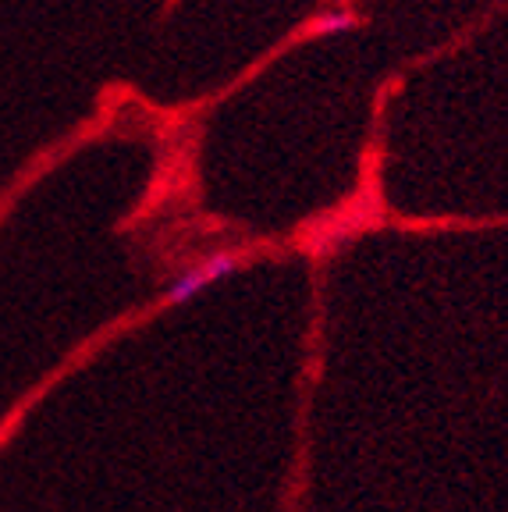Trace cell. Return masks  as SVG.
Returning <instances> with one entry per match:
<instances>
[{
  "mask_svg": "<svg viewBox=\"0 0 508 512\" xmlns=\"http://www.w3.org/2000/svg\"><path fill=\"white\" fill-rule=\"evenodd\" d=\"M235 271H239V256L235 253H210L207 260H199V264H192L189 271L178 274V278L167 285L164 299L167 303H189L192 296L203 292V288H210L214 281H224Z\"/></svg>",
  "mask_w": 508,
  "mask_h": 512,
  "instance_id": "cell-1",
  "label": "cell"
},
{
  "mask_svg": "<svg viewBox=\"0 0 508 512\" xmlns=\"http://www.w3.org/2000/svg\"><path fill=\"white\" fill-rule=\"evenodd\" d=\"M313 29H317L320 36H327V32H345V29H352V15H345V11H334V15H320Z\"/></svg>",
  "mask_w": 508,
  "mask_h": 512,
  "instance_id": "cell-2",
  "label": "cell"
}]
</instances>
